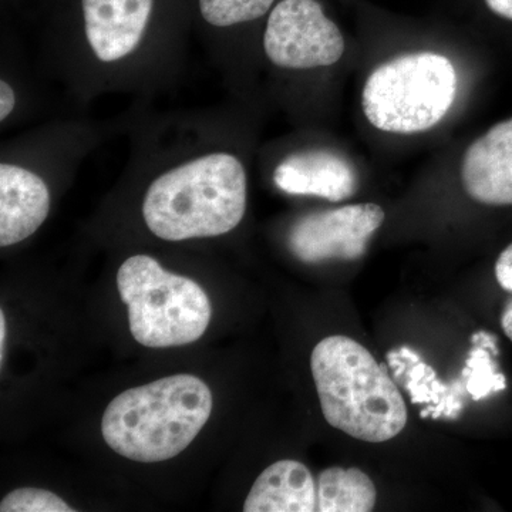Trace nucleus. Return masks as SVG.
<instances>
[{
	"instance_id": "nucleus-1",
	"label": "nucleus",
	"mask_w": 512,
	"mask_h": 512,
	"mask_svg": "<svg viewBox=\"0 0 512 512\" xmlns=\"http://www.w3.org/2000/svg\"><path fill=\"white\" fill-rule=\"evenodd\" d=\"M247 197L244 164L220 151L157 177L144 197L143 217L148 229L164 241L220 237L244 220Z\"/></svg>"
},
{
	"instance_id": "nucleus-2",
	"label": "nucleus",
	"mask_w": 512,
	"mask_h": 512,
	"mask_svg": "<svg viewBox=\"0 0 512 512\" xmlns=\"http://www.w3.org/2000/svg\"><path fill=\"white\" fill-rule=\"evenodd\" d=\"M313 380L330 426L353 439L383 443L407 424V407L386 366L348 336L320 340L311 356Z\"/></svg>"
},
{
	"instance_id": "nucleus-3",
	"label": "nucleus",
	"mask_w": 512,
	"mask_h": 512,
	"mask_svg": "<svg viewBox=\"0 0 512 512\" xmlns=\"http://www.w3.org/2000/svg\"><path fill=\"white\" fill-rule=\"evenodd\" d=\"M211 412L210 387L198 377L174 375L114 397L101 420V434L128 460L160 463L183 453Z\"/></svg>"
},
{
	"instance_id": "nucleus-4",
	"label": "nucleus",
	"mask_w": 512,
	"mask_h": 512,
	"mask_svg": "<svg viewBox=\"0 0 512 512\" xmlns=\"http://www.w3.org/2000/svg\"><path fill=\"white\" fill-rule=\"evenodd\" d=\"M131 335L146 348L190 345L211 322L210 298L197 282L171 274L148 255H134L117 272Z\"/></svg>"
},
{
	"instance_id": "nucleus-5",
	"label": "nucleus",
	"mask_w": 512,
	"mask_h": 512,
	"mask_svg": "<svg viewBox=\"0 0 512 512\" xmlns=\"http://www.w3.org/2000/svg\"><path fill=\"white\" fill-rule=\"evenodd\" d=\"M457 73L446 56L410 53L377 67L362 94L366 119L386 133L414 134L444 119L456 100Z\"/></svg>"
},
{
	"instance_id": "nucleus-6",
	"label": "nucleus",
	"mask_w": 512,
	"mask_h": 512,
	"mask_svg": "<svg viewBox=\"0 0 512 512\" xmlns=\"http://www.w3.org/2000/svg\"><path fill=\"white\" fill-rule=\"evenodd\" d=\"M264 49L278 67L315 69L338 63L345 39L316 0H282L269 15Z\"/></svg>"
},
{
	"instance_id": "nucleus-7",
	"label": "nucleus",
	"mask_w": 512,
	"mask_h": 512,
	"mask_svg": "<svg viewBox=\"0 0 512 512\" xmlns=\"http://www.w3.org/2000/svg\"><path fill=\"white\" fill-rule=\"evenodd\" d=\"M384 211L376 204H355L313 212L293 224L289 249L305 264L330 259L353 261L365 255L373 234L382 227Z\"/></svg>"
},
{
	"instance_id": "nucleus-8",
	"label": "nucleus",
	"mask_w": 512,
	"mask_h": 512,
	"mask_svg": "<svg viewBox=\"0 0 512 512\" xmlns=\"http://www.w3.org/2000/svg\"><path fill=\"white\" fill-rule=\"evenodd\" d=\"M154 0H82L84 32L93 55L116 63L136 52L146 33Z\"/></svg>"
},
{
	"instance_id": "nucleus-9",
	"label": "nucleus",
	"mask_w": 512,
	"mask_h": 512,
	"mask_svg": "<svg viewBox=\"0 0 512 512\" xmlns=\"http://www.w3.org/2000/svg\"><path fill=\"white\" fill-rule=\"evenodd\" d=\"M461 180L474 201L512 205V119L491 127L467 148Z\"/></svg>"
},
{
	"instance_id": "nucleus-10",
	"label": "nucleus",
	"mask_w": 512,
	"mask_h": 512,
	"mask_svg": "<svg viewBox=\"0 0 512 512\" xmlns=\"http://www.w3.org/2000/svg\"><path fill=\"white\" fill-rule=\"evenodd\" d=\"M50 212L43 178L20 165H0V245L19 244L42 227Z\"/></svg>"
},
{
	"instance_id": "nucleus-11",
	"label": "nucleus",
	"mask_w": 512,
	"mask_h": 512,
	"mask_svg": "<svg viewBox=\"0 0 512 512\" xmlns=\"http://www.w3.org/2000/svg\"><path fill=\"white\" fill-rule=\"evenodd\" d=\"M274 183L286 194L338 202L355 194L357 175L352 164L339 154L305 151L292 154L278 164Z\"/></svg>"
},
{
	"instance_id": "nucleus-12",
	"label": "nucleus",
	"mask_w": 512,
	"mask_h": 512,
	"mask_svg": "<svg viewBox=\"0 0 512 512\" xmlns=\"http://www.w3.org/2000/svg\"><path fill=\"white\" fill-rule=\"evenodd\" d=\"M318 485L309 468L296 460L276 461L261 474L245 500V512H313Z\"/></svg>"
},
{
	"instance_id": "nucleus-13",
	"label": "nucleus",
	"mask_w": 512,
	"mask_h": 512,
	"mask_svg": "<svg viewBox=\"0 0 512 512\" xmlns=\"http://www.w3.org/2000/svg\"><path fill=\"white\" fill-rule=\"evenodd\" d=\"M318 512H369L375 508V484L359 468L332 467L318 478Z\"/></svg>"
},
{
	"instance_id": "nucleus-14",
	"label": "nucleus",
	"mask_w": 512,
	"mask_h": 512,
	"mask_svg": "<svg viewBox=\"0 0 512 512\" xmlns=\"http://www.w3.org/2000/svg\"><path fill=\"white\" fill-rule=\"evenodd\" d=\"M275 0H200L205 22L215 28H229L262 18Z\"/></svg>"
},
{
	"instance_id": "nucleus-15",
	"label": "nucleus",
	"mask_w": 512,
	"mask_h": 512,
	"mask_svg": "<svg viewBox=\"0 0 512 512\" xmlns=\"http://www.w3.org/2000/svg\"><path fill=\"white\" fill-rule=\"evenodd\" d=\"M461 377L466 382L467 393L476 402L490 396L491 393L501 392L507 387L505 376L495 372L490 352L480 345L474 346L471 350Z\"/></svg>"
},
{
	"instance_id": "nucleus-16",
	"label": "nucleus",
	"mask_w": 512,
	"mask_h": 512,
	"mask_svg": "<svg viewBox=\"0 0 512 512\" xmlns=\"http://www.w3.org/2000/svg\"><path fill=\"white\" fill-rule=\"evenodd\" d=\"M2 512H73L69 504L52 491L40 488H18L3 498Z\"/></svg>"
},
{
	"instance_id": "nucleus-17",
	"label": "nucleus",
	"mask_w": 512,
	"mask_h": 512,
	"mask_svg": "<svg viewBox=\"0 0 512 512\" xmlns=\"http://www.w3.org/2000/svg\"><path fill=\"white\" fill-rule=\"evenodd\" d=\"M436 379V370L427 363H410L403 384L413 404H433V383Z\"/></svg>"
},
{
	"instance_id": "nucleus-18",
	"label": "nucleus",
	"mask_w": 512,
	"mask_h": 512,
	"mask_svg": "<svg viewBox=\"0 0 512 512\" xmlns=\"http://www.w3.org/2000/svg\"><path fill=\"white\" fill-rule=\"evenodd\" d=\"M495 278L501 288L512 292V244L498 256L495 262Z\"/></svg>"
},
{
	"instance_id": "nucleus-19",
	"label": "nucleus",
	"mask_w": 512,
	"mask_h": 512,
	"mask_svg": "<svg viewBox=\"0 0 512 512\" xmlns=\"http://www.w3.org/2000/svg\"><path fill=\"white\" fill-rule=\"evenodd\" d=\"M16 107V93L6 80L0 82V121L8 119Z\"/></svg>"
},
{
	"instance_id": "nucleus-20",
	"label": "nucleus",
	"mask_w": 512,
	"mask_h": 512,
	"mask_svg": "<svg viewBox=\"0 0 512 512\" xmlns=\"http://www.w3.org/2000/svg\"><path fill=\"white\" fill-rule=\"evenodd\" d=\"M485 3L495 15L512 20V0H485Z\"/></svg>"
},
{
	"instance_id": "nucleus-21",
	"label": "nucleus",
	"mask_w": 512,
	"mask_h": 512,
	"mask_svg": "<svg viewBox=\"0 0 512 512\" xmlns=\"http://www.w3.org/2000/svg\"><path fill=\"white\" fill-rule=\"evenodd\" d=\"M501 326L507 338L512 340V299L505 306L503 316H501Z\"/></svg>"
},
{
	"instance_id": "nucleus-22",
	"label": "nucleus",
	"mask_w": 512,
	"mask_h": 512,
	"mask_svg": "<svg viewBox=\"0 0 512 512\" xmlns=\"http://www.w3.org/2000/svg\"><path fill=\"white\" fill-rule=\"evenodd\" d=\"M5 339H6V320L5 313L0 311V352H2V356H0V360L5 359Z\"/></svg>"
},
{
	"instance_id": "nucleus-23",
	"label": "nucleus",
	"mask_w": 512,
	"mask_h": 512,
	"mask_svg": "<svg viewBox=\"0 0 512 512\" xmlns=\"http://www.w3.org/2000/svg\"><path fill=\"white\" fill-rule=\"evenodd\" d=\"M399 356L402 357L403 360H407V362H410V363H419L421 362V357L419 355H417L416 352H413L412 349H409V348H406V346H404V348L400 349L399 352Z\"/></svg>"
}]
</instances>
